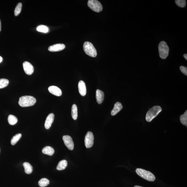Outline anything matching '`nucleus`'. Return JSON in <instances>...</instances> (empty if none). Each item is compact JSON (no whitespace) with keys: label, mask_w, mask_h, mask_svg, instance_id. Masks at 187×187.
Segmentation results:
<instances>
[{"label":"nucleus","mask_w":187,"mask_h":187,"mask_svg":"<svg viewBox=\"0 0 187 187\" xmlns=\"http://www.w3.org/2000/svg\"><path fill=\"white\" fill-rule=\"evenodd\" d=\"M8 122L11 125H14L17 123L18 119L14 115H10L8 118Z\"/></svg>","instance_id":"obj_20"},{"label":"nucleus","mask_w":187,"mask_h":187,"mask_svg":"<svg viewBox=\"0 0 187 187\" xmlns=\"http://www.w3.org/2000/svg\"><path fill=\"white\" fill-rule=\"evenodd\" d=\"M55 118V115L51 113L47 116L45 121V129H48L51 127L52 123H53Z\"/></svg>","instance_id":"obj_11"},{"label":"nucleus","mask_w":187,"mask_h":187,"mask_svg":"<svg viewBox=\"0 0 187 187\" xmlns=\"http://www.w3.org/2000/svg\"><path fill=\"white\" fill-rule=\"evenodd\" d=\"M104 94L102 91L97 89L96 91V98L98 104H101L104 100Z\"/></svg>","instance_id":"obj_15"},{"label":"nucleus","mask_w":187,"mask_h":187,"mask_svg":"<svg viewBox=\"0 0 187 187\" xmlns=\"http://www.w3.org/2000/svg\"><path fill=\"white\" fill-rule=\"evenodd\" d=\"M36 102V100L34 97L24 96L19 98V104L21 107H27L33 106Z\"/></svg>","instance_id":"obj_1"},{"label":"nucleus","mask_w":187,"mask_h":187,"mask_svg":"<svg viewBox=\"0 0 187 187\" xmlns=\"http://www.w3.org/2000/svg\"><path fill=\"white\" fill-rule=\"evenodd\" d=\"M22 4L20 3L18 4L16 6L14 11V14L15 16H17L20 13L22 9Z\"/></svg>","instance_id":"obj_26"},{"label":"nucleus","mask_w":187,"mask_h":187,"mask_svg":"<svg viewBox=\"0 0 187 187\" xmlns=\"http://www.w3.org/2000/svg\"><path fill=\"white\" fill-rule=\"evenodd\" d=\"M22 137V134H16L11 139V144L12 145H15Z\"/></svg>","instance_id":"obj_23"},{"label":"nucleus","mask_w":187,"mask_h":187,"mask_svg":"<svg viewBox=\"0 0 187 187\" xmlns=\"http://www.w3.org/2000/svg\"><path fill=\"white\" fill-rule=\"evenodd\" d=\"M122 108L123 106L121 103L119 102H116L114 104V109L111 111V115L112 116H115L122 109Z\"/></svg>","instance_id":"obj_14"},{"label":"nucleus","mask_w":187,"mask_h":187,"mask_svg":"<svg viewBox=\"0 0 187 187\" xmlns=\"http://www.w3.org/2000/svg\"><path fill=\"white\" fill-rule=\"evenodd\" d=\"M184 57V58L186 59V60H187V55L186 54H185L183 55Z\"/></svg>","instance_id":"obj_29"},{"label":"nucleus","mask_w":187,"mask_h":187,"mask_svg":"<svg viewBox=\"0 0 187 187\" xmlns=\"http://www.w3.org/2000/svg\"><path fill=\"white\" fill-rule=\"evenodd\" d=\"M9 80L6 79H0V89L5 87L9 84Z\"/></svg>","instance_id":"obj_25"},{"label":"nucleus","mask_w":187,"mask_h":187,"mask_svg":"<svg viewBox=\"0 0 187 187\" xmlns=\"http://www.w3.org/2000/svg\"><path fill=\"white\" fill-rule=\"evenodd\" d=\"M87 5L88 7L95 12L99 13L102 11L103 6L100 1L97 0H89Z\"/></svg>","instance_id":"obj_6"},{"label":"nucleus","mask_w":187,"mask_h":187,"mask_svg":"<svg viewBox=\"0 0 187 187\" xmlns=\"http://www.w3.org/2000/svg\"><path fill=\"white\" fill-rule=\"evenodd\" d=\"M79 92L81 96H84L86 95V85L84 81L80 80L78 84Z\"/></svg>","instance_id":"obj_12"},{"label":"nucleus","mask_w":187,"mask_h":187,"mask_svg":"<svg viewBox=\"0 0 187 187\" xmlns=\"http://www.w3.org/2000/svg\"><path fill=\"white\" fill-rule=\"evenodd\" d=\"M162 111V108L160 106H153L148 111L146 115V120L148 122H151L152 120L156 117Z\"/></svg>","instance_id":"obj_2"},{"label":"nucleus","mask_w":187,"mask_h":187,"mask_svg":"<svg viewBox=\"0 0 187 187\" xmlns=\"http://www.w3.org/2000/svg\"><path fill=\"white\" fill-rule=\"evenodd\" d=\"M23 67L25 72L27 74L30 75L33 73L34 71V67L29 62H24L23 63Z\"/></svg>","instance_id":"obj_9"},{"label":"nucleus","mask_w":187,"mask_h":187,"mask_svg":"<svg viewBox=\"0 0 187 187\" xmlns=\"http://www.w3.org/2000/svg\"><path fill=\"white\" fill-rule=\"evenodd\" d=\"M1 20H0V32H1Z\"/></svg>","instance_id":"obj_31"},{"label":"nucleus","mask_w":187,"mask_h":187,"mask_svg":"<svg viewBox=\"0 0 187 187\" xmlns=\"http://www.w3.org/2000/svg\"><path fill=\"white\" fill-rule=\"evenodd\" d=\"M180 71L186 76L187 75V68L186 67L181 66L180 67Z\"/></svg>","instance_id":"obj_28"},{"label":"nucleus","mask_w":187,"mask_h":187,"mask_svg":"<svg viewBox=\"0 0 187 187\" xmlns=\"http://www.w3.org/2000/svg\"><path fill=\"white\" fill-rule=\"evenodd\" d=\"M83 49L85 53L90 57H96L97 55L96 48L91 42H85L83 44Z\"/></svg>","instance_id":"obj_4"},{"label":"nucleus","mask_w":187,"mask_h":187,"mask_svg":"<svg viewBox=\"0 0 187 187\" xmlns=\"http://www.w3.org/2000/svg\"><path fill=\"white\" fill-rule=\"evenodd\" d=\"M71 116L74 120H76L78 117V109L76 105H73L71 109Z\"/></svg>","instance_id":"obj_19"},{"label":"nucleus","mask_w":187,"mask_h":187,"mask_svg":"<svg viewBox=\"0 0 187 187\" xmlns=\"http://www.w3.org/2000/svg\"><path fill=\"white\" fill-rule=\"evenodd\" d=\"M134 187H142L139 186H137V185H136V186H134Z\"/></svg>","instance_id":"obj_32"},{"label":"nucleus","mask_w":187,"mask_h":187,"mask_svg":"<svg viewBox=\"0 0 187 187\" xmlns=\"http://www.w3.org/2000/svg\"><path fill=\"white\" fill-rule=\"evenodd\" d=\"M48 90L52 94L57 96H61L62 92L61 90L58 87L52 86L49 87Z\"/></svg>","instance_id":"obj_13"},{"label":"nucleus","mask_w":187,"mask_h":187,"mask_svg":"<svg viewBox=\"0 0 187 187\" xmlns=\"http://www.w3.org/2000/svg\"><path fill=\"white\" fill-rule=\"evenodd\" d=\"M159 53L160 58L164 59L168 56L169 52V48L166 43L162 41L158 46Z\"/></svg>","instance_id":"obj_5"},{"label":"nucleus","mask_w":187,"mask_h":187,"mask_svg":"<svg viewBox=\"0 0 187 187\" xmlns=\"http://www.w3.org/2000/svg\"><path fill=\"white\" fill-rule=\"evenodd\" d=\"M65 45L63 44H57L50 46L48 48V50L50 52H57L60 51L65 48Z\"/></svg>","instance_id":"obj_10"},{"label":"nucleus","mask_w":187,"mask_h":187,"mask_svg":"<svg viewBox=\"0 0 187 187\" xmlns=\"http://www.w3.org/2000/svg\"><path fill=\"white\" fill-rule=\"evenodd\" d=\"M94 137L93 133L89 132L87 133L85 138V144L87 148H89L92 147L94 144Z\"/></svg>","instance_id":"obj_7"},{"label":"nucleus","mask_w":187,"mask_h":187,"mask_svg":"<svg viewBox=\"0 0 187 187\" xmlns=\"http://www.w3.org/2000/svg\"><path fill=\"white\" fill-rule=\"evenodd\" d=\"M42 153L49 156H52L55 152V150L53 148L50 146L44 147L42 150Z\"/></svg>","instance_id":"obj_16"},{"label":"nucleus","mask_w":187,"mask_h":187,"mask_svg":"<svg viewBox=\"0 0 187 187\" xmlns=\"http://www.w3.org/2000/svg\"><path fill=\"white\" fill-rule=\"evenodd\" d=\"M37 30L38 32L47 33L49 32V29L48 27L44 25H40L37 27Z\"/></svg>","instance_id":"obj_21"},{"label":"nucleus","mask_w":187,"mask_h":187,"mask_svg":"<svg viewBox=\"0 0 187 187\" xmlns=\"http://www.w3.org/2000/svg\"><path fill=\"white\" fill-rule=\"evenodd\" d=\"M50 181L46 178H43L39 181L38 184L39 186L42 187L47 186L49 184Z\"/></svg>","instance_id":"obj_22"},{"label":"nucleus","mask_w":187,"mask_h":187,"mask_svg":"<svg viewBox=\"0 0 187 187\" xmlns=\"http://www.w3.org/2000/svg\"><path fill=\"white\" fill-rule=\"evenodd\" d=\"M3 59L2 58V57L0 56V63H1V62L3 61Z\"/></svg>","instance_id":"obj_30"},{"label":"nucleus","mask_w":187,"mask_h":187,"mask_svg":"<svg viewBox=\"0 0 187 187\" xmlns=\"http://www.w3.org/2000/svg\"><path fill=\"white\" fill-rule=\"evenodd\" d=\"M180 122L184 125L187 126V111L185 112L184 114L182 115L180 117Z\"/></svg>","instance_id":"obj_24"},{"label":"nucleus","mask_w":187,"mask_h":187,"mask_svg":"<svg viewBox=\"0 0 187 187\" xmlns=\"http://www.w3.org/2000/svg\"><path fill=\"white\" fill-rule=\"evenodd\" d=\"M175 2L179 7L184 8L186 5V1L185 0H175Z\"/></svg>","instance_id":"obj_27"},{"label":"nucleus","mask_w":187,"mask_h":187,"mask_svg":"<svg viewBox=\"0 0 187 187\" xmlns=\"http://www.w3.org/2000/svg\"><path fill=\"white\" fill-rule=\"evenodd\" d=\"M62 139L65 145L69 150H72L74 148V143L73 139L69 136H64Z\"/></svg>","instance_id":"obj_8"},{"label":"nucleus","mask_w":187,"mask_h":187,"mask_svg":"<svg viewBox=\"0 0 187 187\" xmlns=\"http://www.w3.org/2000/svg\"><path fill=\"white\" fill-rule=\"evenodd\" d=\"M25 169V172L27 174H30L33 171V167L28 162H25L23 164Z\"/></svg>","instance_id":"obj_18"},{"label":"nucleus","mask_w":187,"mask_h":187,"mask_svg":"<svg viewBox=\"0 0 187 187\" xmlns=\"http://www.w3.org/2000/svg\"><path fill=\"white\" fill-rule=\"evenodd\" d=\"M68 165V163L66 160H63L59 162L57 167V169L59 170H65Z\"/></svg>","instance_id":"obj_17"},{"label":"nucleus","mask_w":187,"mask_h":187,"mask_svg":"<svg viewBox=\"0 0 187 187\" xmlns=\"http://www.w3.org/2000/svg\"><path fill=\"white\" fill-rule=\"evenodd\" d=\"M136 172L139 176L144 179L150 182H153L155 180V177L150 172L141 168H137Z\"/></svg>","instance_id":"obj_3"}]
</instances>
